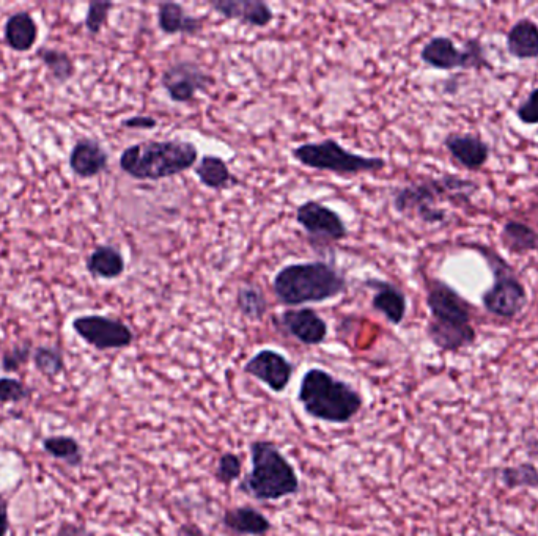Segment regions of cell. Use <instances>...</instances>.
<instances>
[{
  "instance_id": "f35d334b",
  "label": "cell",
  "mask_w": 538,
  "mask_h": 536,
  "mask_svg": "<svg viewBox=\"0 0 538 536\" xmlns=\"http://www.w3.org/2000/svg\"><path fill=\"white\" fill-rule=\"evenodd\" d=\"M10 532V516H8L7 503L0 500V536H8Z\"/></svg>"
},
{
  "instance_id": "e575fe53",
  "label": "cell",
  "mask_w": 538,
  "mask_h": 536,
  "mask_svg": "<svg viewBox=\"0 0 538 536\" xmlns=\"http://www.w3.org/2000/svg\"><path fill=\"white\" fill-rule=\"evenodd\" d=\"M515 115L523 125H538V87H535L526 96V100L520 106L516 107Z\"/></svg>"
},
{
  "instance_id": "2e32d148",
  "label": "cell",
  "mask_w": 538,
  "mask_h": 536,
  "mask_svg": "<svg viewBox=\"0 0 538 536\" xmlns=\"http://www.w3.org/2000/svg\"><path fill=\"white\" fill-rule=\"evenodd\" d=\"M444 147L458 166L469 170V172H477V170L482 169L491 156L490 145L477 134H447L444 137Z\"/></svg>"
},
{
  "instance_id": "8d00e7d4",
  "label": "cell",
  "mask_w": 538,
  "mask_h": 536,
  "mask_svg": "<svg viewBox=\"0 0 538 536\" xmlns=\"http://www.w3.org/2000/svg\"><path fill=\"white\" fill-rule=\"evenodd\" d=\"M56 536H92L85 525L76 522L65 521L59 525Z\"/></svg>"
},
{
  "instance_id": "74e56055",
  "label": "cell",
  "mask_w": 538,
  "mask_h": 536,
  "mask_svg": "<svg viewBox=\"0 0 538 536\" xmlns=\"http://www.w3.org/2000/svg\"><path fill=\"white\" fill-rule=\"evenodd\" d=\"M175 536H207V533L203 532L202 527L196 522H183V524L178 525Z\"/></svg>"
},
{
  "instance_id": "836d02e7",
  "label": "cell",
  "mask_w": 538,
  "mask_h": 536,
  "mask_svg": "<svg viewBox=\"0 0 538 536\" xmlns=\"http://www.w3.org/2000/svg\"><path fill=\"white\" fill-rule=\"evenodd\" d=\"M112 8H114L112 2H90L84 21L85 29L89 30V34H100L106 26Z\"/></svg>"
},
{
  "instance_id": "8fae6325",
  "label": "cell",
  "mask_w": 538,
  "mask_h": 536,
  "mask_svg": "<svg viewBox=\"0 0 538 536\" xmlns=\"http://www.w3.org/2000/svg\"><path fill=\"white\" fill-rule=\"evenodd\" d=\"M73 331L87 345L98 351L126 349L134 343V332L122 320L104 315H84L74 318Z\"/></svg>"
},
{
  "instance_id": "f1b7e54d",
  "label": "cell",
  "mask_w": 538,
  "mask_h": 536,
  "mask_svg": "<svg viewBox=\"0 0 538 536\" xmlns=\"http://www.w3.org/2000/svg\"><path fill=\"white\" fill-rule=\"evenodd\" d=\"M35 368L40 371V375L48 379L57 378L62 375L67 365H65V356L59 346L41 345L34 349Z\"/></svg>"
},
{
  "instance_id": "7402d4cb",
  "label": "cell",
  "mask_w": 538,
  "mask_h": 536,
  "mask_svg": "<svg viewBox=\"0 0 538 536\" xmlns=\"http://www.w3.org/2000/svg\"><path fill=\"white\" fill-rule=\"evenodd\" d=\"M499 239L509 254L523 257L538 252V230L527 222L518 219L505 222L499 233Z\"/></svg>"
},
{
  "instance_id": "ffe728a7",
  "label": "cell",
  "mask_w": 538,
  "mask_h": 536,
  "mask_svg": "<svg viewBox=\"0 0 538 536\" xmlns=\"http://www.w3.org/2000/svg\"><path fill=\"white\" fill-rule=\"evenodd\" d=\"M158 27L164 35H186L196 37L203 30V19L191 16L183 5L177 2H163L158 5Z\"/></svg>"
},
{
  "instance_id": "d6a6232c",
  "label": "cell",
  "mask_w": 538,
  "mask_h": 536,
  "mask_svg": "<svg viewBox=\"0 0 538 536\" xmlns=\"http://www.w3.org/2000/svg\"><path fill=\"white\" fill-rule=\"evenodd\" d=\"M32 397V389L21 379L2 376L0 378V404L23 403Z\"/></svg>"
},
{
  "instance_id": "9a60e30c",
  "label": "cell",
  "mask_w": 538,
  "mask_h": 536,
  "mask_svg": "<svg viewBox=\"0 0 538 536\" xmlns=\"http://www.w3.org/2000/svg\"><path fill=\"white\" fill-rule=\"evenodd\" d=\"M208 7L224 19L265 29L273 23V8L263 0H210Z\"/></svg>"
},
{
  "instance_id": "4fadbf2b",
  "label": "cell",
  "mask_w": 538,
  "mask_h": 536,
  "mask_svg": "<svg viewBox=\"0 0 538 536\" xmlns=\"http://www.w3.org/2000/svg\"><path fill=\"white\" fill-rule=\"evenodd\" d=\"M243 371L244 375L265 384L271 392L284 393L292 382L295 365L279 351L262 349L247 360Z\"/></svg>"
},
{
  "instance_id": "6da1fadb",
  "label": "cell",
  "mask_w": 538,
  "mask_h": 536,
  "mask_svg": "<svg viewBox=\"0 0 538 536\" xmlns=\"http://www.w3.org/2000/svg\"><path fill=\"white\" fill-rule=\"evenodd\" d=\"M428 312L427 337L444 353H458L477 340L472 326V305L452 285L436 277L425 280Z\"/></svg>"
},
{
  "instance_id": "d6986e66",
  "label": "cell",
  "mask_w": 538,
  "mask_h": 536,
  "mask_svg": "<svg viewBox=\"0 0 538 536\" xmlns=\"http://www.w3.org/2000/svg\"><path fill=\"white\" fill-rule=\"evenodd\" d=\"M221 522L227 532L238 536H265L273 530V524L265 514L251 505L225 510Z\"/></svg>"
},
{
  "instance_id": "603a6c76",
  "label": "cell",
  "mask_w": 538,
  "mask_h": 536,
  "mask_svg": "<svg viewBox=\"0 0 538 536\" xmlns=\"http://www.w3.org/2000/svg\"><path fill=\"white\" fill-rule=\"evenodd\" d=\"M38 24L29 12H16L8 16L4 27L5 43L16 52H26L34 48L38 40Z\"/></svg>"
},
{
  "instance_id": "1f68e13d",
  "label": "cell",
  "mask_w": 538,
  "mask_h": 536,
  "mask_svg": "<svg viewBox=\"0 0 538 536\" xmlns=\"http://www.w3.org/2000/svg\"><path fill=\"white\" fill-rule=\"evenodd\" d=\"M34 349L30 340L18 343V345L8 349L7 353H4L2 360H0V367L7 373H18L32 360Z\"/></svg>"
},
{
  "instance_id": "7a4b0ae2",
  "label": "cell",
  "mask_w": 538,
  "mask_h": 536,
  "mask_svg": "<svg viewBox=\"0 0 538 536\" xmlns=\"http://www.w3.org/2000/svg\"><path fill=\"white\" fill-rule=\"evenodd\" d=\"M477 191L479 184L476 181L458 175H443L439 178H424L397 189L392 202L394 210L402 216L414 217L425 225H447L450 214L441 208V203L469 205Z\"/></svg>"
},
{
  "instance_id": "4dcf8cb0",
  "label": "cell",
  "mask_w": 538,
  "mask_h": 536,
  "mask_svg": "<svg viewBox=\"0 0 538 536\" xmlns=\"http://www.w3.org/2000/svg\"><path fill=\"white\" fill-rule=\"evenodd\" d=\"M241 475H243V461L240 456L232 452L222 453L218 459V466L214 470V478L221 485L229 486L240 480Z\"/></svg>"
},
{
  "instance_id": "5b68a950",
  "label": "cell",
  "mask_w": 538,
  "mask_h": 536,
  "mask_svg": "<svg viewBox=\"0 0 538 536\" xmlns=\"http://www.w3.org/2000/svg\"><path fill=\"white\" fill-rule=\"evenodd\" d=\"M199 150L188 140H147L125 148L120 169L139 181H161L196 167Z\"/></svg>"
},
{
  "instance_id": "484cf974",
  "label": "cell",
  "mask_w": 538,
  "mask_h": 536,
  "mask_svg": "<svg viewBox=\"0 0 538 536\" xmlns=\"http://www.w3.org/2000/svg\"><path fill=\"white\" fill-rule=\"evenodd\" d=\"M37 59L45 65L49 78L56 84H67L76 74L73 59L68 56L67 52L60 49L41 46L37 49Z\"/></svg>"
},
{
  "instance_id": "277c9868",
  "label": "cell",
  "mask_w": 538,
  "mask_h": 536,
  "mask_svg": "<svg viewBox=\"0 0 538 536\" xmlns=\"http://www.w3.org/2000/svg\"><path fill=\"white\" fill-rule=\"evenodd\" d=\"M298 401L310 419L334 425L351 422L364 406L362 393L350 382L318 367L309 368L301 378Z\"/></svg>"
},
{
  "instance_id": "52a82bcc",
  "label": "cell",
  "mask_w": 538,
  "mask_h": 536,
  "mask_svg": "<svg viewBox=\"0 0 538 536\" xmlns=\"http://www.w3.org/2000/svg\"><path fill=\"white\" fill-rule=\"evenodd\" d=\"M471 249L476 250L477 254L485 260L493 276L491 287H488L487 291L482 294L483 309L496 318L513 320L526 309L529 302L524 283L521 282L520 277L516 276L515 269L509 261L505 260L493 247L472 244Z\"/></svg>"
},
{
  "instance_id": "83f0119b",
  "label": "cell",
  "mask_w": 538,
  "mask_h": 536,
  "mask_svg": "<svg viewBox=\"0 0 538 536\" xmlns=\"http://www.w3.org/2000/svg\"><path fill=\"white\" fill-rule=\"evenodd\" d=\"M43 450L52 458L59 459L70 467H79L84 463V450L78 439L65 434L48 436L43 439Z\"/></svg>"
},
{
  "instance_id": "9c48e42d",
  "label": "cell",
  "mask_w": 538,
  "mask_h": 536,
  "mask_svg": "<svg viewBox=\"0 0 538 536\" xmlns=\"http://www.w3.org/2000/svg\"><path fill=\"white\" fill-rule=\"evenodd\" d=\"M421 60L427 67L439 71H482L493 68L479 38H468L463 48H458L452 38L436 35L425 43Z\"/></svg>"
},
{
  "instance_id": "5bb4252c",
  "label": "cell",
  "mask_w": 538,
  "mask_h": 536,
  "mask_svg": "<svg viewBox=\"0 0 538 536\" xmlns=\"http://www.w3.org/2000/svg\"><path fill=\"white\" fill-rule=\"evenodd\" d=\"M277 324L285 334L306 346L325 343L329 334L328 323L309 307L285 310L277 316Z\"/></svg>"
},
{
  "instance_id": "30bf717a",
  "label": "cell",
  "mask_w": 538,
  "mask_h": 536,
  "mask_svg": "<svg viewBox=\"0 0 538 536\" xmlns=\"http://www.w3.org/2000/svg\"><path fill=\"white\" fill-rule=\"evenodd\" d=\"M296 222L303 227L314 246L326 247L347 239V224L337 211L318 200H307L296 210Z\"/></svg>"
},
{
  "instance_id": "7c38bea8",
  "label": "cell",
  "mask_w": 538,
  "mask_h": 536,
  "mask_svg": "<svg viewBox=\"0 0 538 536\" xmlns=\"http://www.w3.org/2000/svg\"><path fill=\"white\" fill-rule=\"evenodd\" d=\"M161 84L174 103L189 104L196 100L199 93L208 92L213 87L214 78L199 63L180 60L164 70Z\"/></svg>"
},
{
  "instance_id": "44dd1931",
  "label": "cell",
  "mask_w": 538,
  "mask_h": 536,
  "mask_svg": "<svg viewBox=\"0 0 538 536\" xmlns=\"http://www.w3.org/2000/svg\"><path fill=\"white\" fill-rule=\"evenodd\" d=\"M505 45L513 59H538V24L531 18L518 19L510 27Z\"/></svg>"
},
{
  "instance_id": "3957f363",
  "label": "cell",
  "mask_w": 538,
  "mask_h": 536,
  "mask_svg": "<svg viewBox=\"0 0 538 536\" xmlns=\"http://www.w3.org/2000/svg\"><path fill=\"white\" fill-rule=\"evenodd\" d=\"M347 290V276L326 261L284 266L273 279V293L277 302L292 309L331 301L347 293Z\"/></svg>"
},
{
  "instance_id": "ba28073f",
  "label": "cell",
  "mask_w": 538,
  "mask_h": 536,
  "mask_svg": "<svg viewBox=\"0 0 538 536\" xmlns=\"http://www.w3.org/2000/svg\"><path fill=\"white\" fill-rule=\"evenodd\" d=\"M292 156L299 164L309 169L336 173L340 177H351L359 173H378L387 166L386 159L356 155L331 137L321 142L299 145L293 148Z\"/></svg>"
},
{
  "instance_id": "8992f818",
  "label": "cell",
  "mask_w": 538,
  "mask_h": 536,
  "mask_svg": "<svg viewBox=\"0 0 538 536\" xmlns=\"http://www.w3.org/2000/svg\"><path fill=\"white\" fill-rule=\"evenodd\" d=\"M249 452L251 470L241 480V492L260 502H277L298 494V472L281 448L271 441H254Z\"/></svg>"
},
{
  "instance_id": "d4e9b609",
  "label": "cell",
  "mask_w": 538,
  "mask_h": 536,
  "mask_svg": "<svg viewBox=\"0 0 538 536\" xmlns=\"http://www.w3.org/2000/svg\"><path fill=\"white\" fill-rule=\"evenodd\" d=\"M194 173L205 188L213 189V191H222V189L230 188L232 184L236 183V178L230 172L229 164L219 156H203L194 167Z\"/></svg>"
},
{
  "instance_id": "ac0fdd59",
  "label": "cell",
  "mask_w": 538,
  "mask_h": 536,
  "mask_svg": "<svg viewBox=\"0 0 538 536\" xmlns=\"http://www.w3.org/2000/svg\"><path fill=\"white\" fill-rule=\"evenodd\" d=\"M70 167L79 178H95L106 172L109 155L95 139H81L70 153Z\"/></svg>"
},
{
  "instance_id": "e0dca14e",
  "label": "cell",
  "mask_w": 538,
  "mask_h": 536,
  "mask_svg": "<svg viewBox=\"0 0 538 536\" xmlns=\"http://www.w3.org/2000/svg\"><path fill=\"white\" fill-rule=\"evenodd\" d=\"M365 287L375 290L372 298V309L381 313L387 323L392 326H400L405 321L408 312V299L405 291L397 287L395 283L387 280L370 279L365 282Z\"/></svg>"
},
{
  "instance_id": "4316f807",
  "label": "cell",
  "mask_w": 538,
  "mask_h": 536,
  "mask_svg": "<svg viewBox=\"0 0 538 536\" xmlns=\"http://www.w3.org/2000/svg\"><path fill=\"white\" fill-rule=\"evenodd\" d=\"M236 307L249 321H262L268 313L269 304L260 285L246 283L236 293Z\"/></svg>"
},
{
  "instance_id": "d590c367",
  "label": "cell",
  "mask_w": 538,
  "mask_h": 536,
  "mask_svg": "<svg viewBox=\"0 0 538 536\" xmlns=\"http://www.w3.org/2000/svg\"><path fill=\"white\" fill-rule=\"evenodd\" d=\"M122 126L126 129H136V131H153L158 126V120L152 115H133V117L125 118Z\"/></svg>"
},
{
  "instance_id": "f546056e",
  "label": "cell",
  "mask_w": 538,
  "mask_h": 536,
  "mask_svg": "<svg viewBox=\"0 0 538 536\" xmlns=\"http://www.w3.org/2000/svg\"><path fill=\"white\" fill-rule=\"evenodd\" d=\"M501 481L507 489L538 488V469L532 463L504 467Z\"/></svg>"
},
{
  "instance_id": "cb8c5ba5",
  "label": "cell",
  "mask_w": 538,
  "mask_h": 536,
  "mask_svg": "<svg viewBox=\"0 0 538 536\" xmlns=\"http://www.w3.org/2000/svg\"><path fill=\"white\" fill-rule=\"evenodd\" d=\"M87 271L95 279L114 280L123 276L126 269L125 257L114 246H98L85 261Z\"/></svg>"
}]
</instances>
